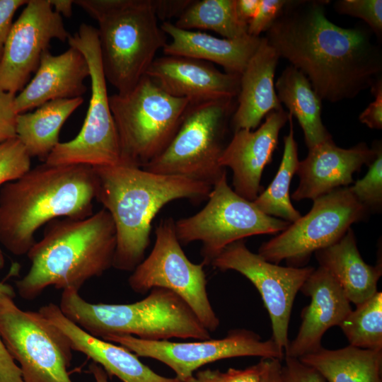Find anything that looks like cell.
Returning a JSON list of instances; mask_svg holds the SVG:
<instances>
[{"label":"cell","instance_id":"cell-1","mask_svg":"<svg viewBox=\"0 0 382 382\" xmlns=\"http://www.w3.org/2000/svg\"><path fill=\"white\" fill-rule=\"evenodd\" d=\"M327 0H289L265 38L309 80L321 100L352 99L381 79L382 50L369 28H345L325 15Z\"/></svg>","mask_w":382,"mask_h":382},{"label":"cell","instance_id":"cell-2","mask_svg":"<svg viewBox=\"0 0 382 382\" xmlns=\"http://www.w3.org/2000/svg\"><path fill=\"white\" fill-rule=\"evenodd\" d=\"M96 199L110 214L116 230L112 267L132 272L144 259L151 224L159 210L178 199L199 202L208 199L212 186L185 177L149 172L118 164L93 167Z\"/></svg>","mask_w":382,"mask_h":382},{"label":"cell","instance_id":"cell-3","mask_svg":"<svg viewBox=\"0 0 382 382\" xmlns=\"http://www.w3.org/2000/svg\"><path fill=\"white\" fill-rule=\"evenodd\" d=\"M96 177L86 165L45 162L0 190V243L15 255H27L35 233L58 218L85 219L93 213Z\"/></svg>","mask_w":382,"mask_h":382},{"label":"cell","instance_id":"cell-4","mask_svg":"<svg viewBox=\"0 0 382 382\" xmlns=\"http://www.w3.org/2000/svg\"><path fill=\"white\" fill-rule=\"evenodd\" d=\"M116 242L113 220L105 209L85 219L52 220L27 253L30 267L16 282L18 294L32 301L49 286L79 291L112 267Z\"/></svg>","mask_w":382,"mask_h":382},{"label":"cell","instance_id":"cell-5","mask_svg":"<svg viewBox=\"0 0 382 382\" xmlns=\"http://www.w3.org/2000/svg\"><path fill=\"white\" fill-rule=\"evenodd\" d=\"M59 307L63 314L91 335H132L144 340L170 338H211L188 304L164 288H154L147 296L132 303H91L79 291H62Z\"/></svg>","mask_w":382,"mask_h":382},{"label":"cell","instance_id":"cell-6","mask_svg":"<svg viewBox=\"0 0 382 382\" xmlns=\"http://www.w3.org/2000/svg\"><path fill=\"white\" fill-rule=\"evenodd\" d=\"M98 23L102 67L118 93L132 90L167 44L152 0H75Z\"/></svg>","mask_w":382,"mask_h":382},{"label":"cell","instance_id":"cell-7","mask_svg":"<svg viewBox=\"0 0 382 382\" xmlns=\"http://www.w3.org/2000/svg\"><path fill=\"white\" fill-rule=\"evenodd\" d=\"M121 163L142 168L161 154L177 132L190 105L144 75L129 91L109 96Z\"/></svg>","mask_w":382,"mask_h":382},{"label":"cell","instance_id":"cell-8","mask_svg":"<svg viewBox=\"0 0 382 382\" xmlns=\"http://www.w3.org/2000/svg\"><path fill=\"white\" fill-rule=\"evenodd\" d=\"M234 98L190 104L173 138L142 168L156 174L185 177L213 186L226 173L219 165Z\"/></svg>","mask_w":382,"mask_h":382},{"label":"cell","instance_id":"cell-9","mask_svg":"<svg viewBox=\"0 0 382 382\" xmlns=\"http://www.w3.org/2000/svg\"><path fill=\"white\" fill-rule=\"evenodd\" d=\"M67 41L69 47L83 54L88 64L91 90L89 105L77 136L69 141L59 142L45 162L55 166L91 167L121 164L119 139L102 67L98 30L82 23Z\"/></svg>","mask_w":382,"mask_h":382},{"label":"cell","instance_id":"cell-10","mask_svg":"<svg viewBox=\"0 0 382 382\" xmlns=\"http://www.w3.org/2000/svg\"><path fill=\"white\" fill-rule=\"evenodd\" d=\"M291 223L266 215L231 188L226 173L213 186L208 201L197 214L175 221L183 245L202 243L203 264L209 265L231 243L249 236L284 231Z\"/></svg>","mask_w":382,"mask_h":382},{"label":"cell","instance_id":"cell-11","mask_svg":"<svg viewBox=\"0 0 382 382\" xmlns=\"http://www.w3.org/2000/svg\"><path fill=\"white\" fill-rule=\"evenodd\" d=\"M0 336L19 364L23 382H73L69 343L38 311L22 310L13 298L1 296Z\"/></svg>","mask_w":382,"mask_h":382},{"label":"cell","instance_id":"cell-12","mask_svg":"<svg viewBox=\"0 0 382 382\" xmlns=\"http://www.w3.org/2000/svg\"><path fill=\"white\" fill-rule=\"evenodd\" d=\"M155 235L151 252L128 278L129 287L141 294L154 288L172 291L188 304L206 329L214 331L220 322L208 297L204 265L187 257L171 217L161 220Z\"/></svg>","mask_w":382,"mask_h":382},{"label":"cell","instance_id":"cell-13","mask_svg":"<svg viewBox=\"0 0 382 382\" xmlns=\"http://www.w3.org/2000/svg\"><path fill=\"white\" fill-rule=\"evenodd\" d=\"M369 212L349 187L337 189L315 199L309 212L262 243L257 254L274 264L286 260L289 266L299 267L313 253L338 241Z\"/></svg>","mask_w":382,"mask_h":382},{"label":"cell","instance_id":"cell-14","mask_svg":"<svg viewBox=\"0 0 382 382\" xmlns=\"http://www.w3.org/2000/svg\"><path fill=\"white\" fill-rule=\"evenodd\" d=\"M103 340L120 345L138 357L158 360L170 367L176 378L185 382L199 367L216 361L239 357H260L282 360L284 352L271 338L263 341L246 329H233L221 339L177 342L148 341L132 335H109Z\"/></svg>","mask_w":382,"mask_h":382},{"label":"cell","instance_id":"cell-15","mask_svg":"<svg viewBox=\"0 0 382 382\" xmlns=\"http://www.w3.org/2000/svg\"><path fill=\"white\" fill-rule=\"evenodd\" d=\"M211 265L221 271H236L252 282L269 313L272 339L284 352L289 342L288 330L295 297L314 268L270 262L251 252L243 240L226 246Z\"/></svg>","mask_w":382,"mask_h":382},{"label":"cell","instance_id":"cell-16","mask_svg":"<svg viewBox=\"0 0 382 382\" xmlns=\"http://www.w3.org/2000/svg\"><path fill=\"white\" fill-rule=\"evenodd\" d=\"M62 16L49 0H29L13 23L0 61V91L16 95L37 71L52 40H68Z\"/></svg>","mask_w":382,"mask_h":382},{"label":"cell","instance_id":"cell-17","mask_svg":"<svg viewBox=\"0 0 382 382\" xmlns=\"http://www.w3.org/2000/svg\"><path fill=\"white\" fill-rule=\"evenodd\" d=\"M288 119L289 112L284 109L274 110L255 131L242 129L234 132L222 152L219 165L231 169L233 190L239 196L253 202L260 193L263 170L272 161L279 132Z\"/></svg>","mask_w":382,"mask_h":382},{"label":"cell","instance_id":"cell-18","mask_svg":"<svg viewBox=\"0 0 382 382\" xmlns=\"http://www.w3.org/2000/svg\"><path fill=\"white\" fill-rule=\"evenodd\" d=\"M146 75L168 94L195 104L220 98H235L240 75L221 72L199 59L173 55L155 58Z\"/></svg>","mask_w":382,"mask_h":382},{"label":"cell","instance_id":"cell-19","mask_svg":"<svg viewBox=\"0 0 382 382\" xmlns=\"http://www.w3.org/2000/svg\"><path fill=\"white\" fill-rule=\"evenodd\" d=\"M376 156V145L360 143L349 149L337 146L332 137L308 149L299 162L296 173L300 181L291 198L295 201L315 199L354 182L353 174L369 166Z\"/></svg>","mask_w":382,"mask_h":382},{"label":"cell","instance_id":"cell-20","mask_svg":"<svg viewBox=\"0 0 382 382\" xmlns=\"http://www.w3.org/2000/svg\"><path fill=\"white\" fill-rule=\"evenodd\" d=\"M300 291L311 301L302 311V322L296 337L284 351V357L297 359L323 347L325 332L332 326H340L352 310L337 282L320 266L314 269Z\"/></svg>","mask_w":382,"mask_h":382},{"label":"cell","instance_id":"cell-21","mask_svg":"<svg viewBox=\"0 0 382 382\" xmlns=\"http://www.w3.org/2000/svg\"><path fill=\"white\" fill-rule=\"evenodd\" d=\"M66 338L72 351L86 355L100 366L110 376L122 382H183L162 376L144 364L127 348L94 337L67 318L59 306L50 303L38 310Z\"/></svg>","mask_w":382,"mask_h":382},{"label":"cell","instance_id":"cell-22","mask_svg":"<svg viewBox=\"0 0 382 382\" xmlns=\"http://www.w3.org/2000/svg\"><path fill=\"white\" fill-rule=\"evenodd\" d=\"M89 74L87 61L79 50L69 47L58 55L47 50L34 76L16 95L15 110L21 114L50 100L82 97L87 90L84 80Z\"/></svg>","mask_w":382,"mask_h":382},{"label":"cell","instance_id":"cell-23","mask_svg":"<svg viewBox=\"0 0 382 382\" xmlns=\"http://www.w3.org/2000/svg\"><path fill=\"white\" fill-rule=\"evenodd\" d=\"M279 57L262 37L260 44L240 75L238 105L232 115L234 132L257 129L270 112L282 110L274 88V74Z\"/></svg>","mask_w":382,"mask_h":382},{"label":"cell","instance_id":"cell-24","mask_svg":"<svg viewBox=\"0 0 382 382\" xmlns=\"http://www.w3.org/2000/svg\"><path fill=\"white\" fill-rule=\"evenodd\" d=\"M160 26L171 38L163 49L165 55L216 63L225 72L237 75L242 74L262 38L250 35L236 39L219 38L205 33L181 29L169 21Z\"/></svg>","mask_w":382,"mask_h":382},{"label":"cell","instance_id":"cell-25","mask_svg":"<svg viewBox=\"0 0 382 382\" xmlns=\"http://www.w3.org/2000/svg\"><path fill=\"white\" fill-rule=\"evenodd\" d=\"M315 254L319 266L334 277L350 303L358 306L378 291L381 265L371 266L364 261L351 228L338 241Z\"/></svg>","mask_w":382,"mask_h":382},{"label":"cell","instance_id":"cell-26","mask_svg":"<svg viewBox=\"0 0 382 382\" xmlns=\"http://www.w3.org/2000/svg\"><path fill=\"white\" fill-rule=\"evenodd\" d=\"M82 97L48 101L33 112L18 114L16 137L27 152L43 162L59 143V132L69 116L83 103Z\"/></svg>","mask_w":382,"mask_h":382},{"label":"cell","instance_id":"cell-27","mask_svg":"<svg viewBox=\"0 0 382 382\" xmlns=\"http://www.w3.org/2000/svg\"><path fill=\"white\" fill-rule=\"evenodd\" d=\"M274 88L281 104L297 119L308 149L332 137L322 121V100L301 71L292 65L286 66Z\"/></svg>","mask_w":382,"mask_h":382},{"label":"cell","instance_id":"cell-28","mask_svg":"<svg viewBox=\"0 0 382 382\" xmlns=\"http://www.w3.org/2000/svg\"><path fill=\"white\" fill-rule=\"evenodd\" d=\"M299 359L326 382H382V350L350 345L337 349L321 347Z\"/></svg>","mask_w":382,"mask_h":382},{"label":"cell","instance_id":"cell-29","mask_svg":"<svg viewBox=\"0 0 382 382\" xmlns=\"http://www.w3.org/2000/svg\"><path fill=\"white\" fill-rule=\"evenodd\" d=\"M289 132L284 138V152L277 174L268 187L253 201L264 214L293 223L301 215L292 205L289 188L298 165V147L294 138L293 117L289 113Z\"/></svg>","mask_w":382,"mask_h":382},{"label":"cell","instance_id":"cell-30","mask_svg":"<svg viewBox=\"0 0 382 382\" xmlns=\"http://www.w3.org/2000/svg\"><path fill=\"white\" fill-rule=\"evenodd\" d=\"M174 25L188 30H212L226 39L248 35V25L236 14L235 0L192 1Z\"/></svg>","mask_w":382,"mask_h":382},{"label":"cell","instance_id":"cell-31","mask_svg":"<svg viewBox=\"0 0 382 382\" xmlns=\"http://www.w3.org/2000/svg\"><path fill=\"white\" fill-rule=\"evenodd\" d=\"M340 325L350 346L382 350V292L356 306Z\"/></svg>","mask_w":382,"mask_h":382},{"label":"cell","instance_id":"cell-32","mask_svg":"<svg viewBox=\"0 0 382 382\" xmlns=\"http://www.w3.org/2000/svg\"><path fill=\"white\" fill-rule=\"evenodd\" d=\"M376 146V156L369 166L365 176L349 187L355 198L369 211H378L382 204V149L381 144Z\"/></svg>","mask_w":382,"mask_h":382},{"label":"cell","instance_id":"cell-33","mask_svg":"<svg viewBox=\"0 0 382 382\" xmlns=\"http://www.w3.org/2000/svg\"><path fill=\"white\" fill-rule=\"evenodd\" d=\"M31 157L15 137L0 143V185L15 180L30 169Z\"/></svg>","mask_w":382,"mask_h":382},{"label":"cell","instance_id":"cell-34","mask_svg":"<svg viewBox=\"0 0 382 382\" xmlns=\"http://www.w3.org/2000/svg\"><path fill=\"white\" fill-rule=\"evenodd\" d=\"M335 10L340 14L364 20L377 37L382 33L381 0H339L334 3Z\"/></svg>","mask_w":382,"mask_h":382},{"label":"cell","instance_id":"cell-35","mask_svg":"<svg viewBox=\"0 0 382 382\" xmlns=\"http://www.w3.org/2000/svg\"><path fill=\"white\" fill-rule=\"evenodd\" d=\"M288 0H260L258 10L248 26V34L260 37L277 18Z\"/></svg>","mask_w":382,"mask_h":382},{"label":"cell","instance_id":"cell-36","mask_svg":"<svg viewBox=\"0 0 382 382\" xmlns=\"http://www.w3.org/2000/svg\"><path fill=\"white\" fill-rule=\"evenodd\" d=\"M282 365V382H326L314 369L304 364L299 359L284 357Z\"/></svg>","mask_w":382,"mask_h":382},{"label":"cell","instance_id":"cell-37","mask_svg":"<svg viewBox=\"0 0 382 382\" xmlns=\"http://www.w3.org/2000/svg\"><path fill=\"white\" fill-rule=\"evenodd\" d=\"M16 95L0 91V143L16 137Z\"/></svg>","mask_w":382,"mask_h":382},{"label":"cell","instance_id":"cell-38","mask_svg":"<svg viewBox=\"0 0 382 382\" xmlns=\"http://www.w3.org/2000/svg\"><path fill=\"white\" fill-rule=\"evenodd\" d=\"M374 101L359 115L360 122L371 129H382V80L376 81L371 88Z\"/></svg>","mask_w":382,"mask_h":382},{"label":"cell","instance_id":"cell-39","mask_svg":"<svg viewBox=\"0 0 382 382\" xmlns=\"http://www.w3.org/2000/svg\"><path fill=\"white\" fill-rule=\"evenodd\" d=\"M27 2L26 0H0V61L13 23V16L18 8Z\"/></svg>","mask_w":382,"mask_h":382},{"label":"cell","instance_id":"cell-40","mask_svg":"<svg viewBox=\"0 0 382 382\" xmlns=\"http://www.w3.org/2000/svg\"><path fill=\"white\" fill-rule=\"evenodd\" d=\"M190 0H152L158 20L167 21L174 16H180L191 4Z\"/></svg>","mask_w":382,"mask_h":382},{"label":"cell","instance_id":"cell-41","mask_svg":"<svg viewBox=\"0 0 382 382\" xmlns=\"http://www.w3.org/2000/svg\"><path fill=\"white\" fill-rule=\"evenodd\" d=\"M0 382H23L21 369L7 351L1 336Z\"/></svg>","mask_w":382,"mask_h":382},{"label":"cell","instance_id":"cell-42","mask_svg":"<svg viewBox=\"0 0 382 382\" xmlns=\"http://www.w3.org/2000/svg\"><path fill=\"white\" fill-rule=\"evenodd\" d=\"M260 362L244 369L230 368L220 373L219 382H260Z\"/></svg>","mask_w":382,"mask_h":382},{"label":"cell","instance_id":"cell-43","mask_svg":"<svg viewBox=\"0 0 382 382\" xmlns=\"http://www.w3.org/2000/svg\"><path fill=\"white\" fill-rule=\"evenodd\" d=\"M260 364V382H282L281 360L262 359Z\"/></svg>","mask_w":382,"mask_h":382},{"label":"cell","instance_id":"cell-44","mask_svg":"<svg viewBox=\"0 0 382 382\" xmlns=\"http://www.w3.org/2000/svg\"><path fill=\"white\" fill-rule=\"evenodd\" d=\"M260 0H235V8L236 14L243 23L248 25L255 17Z\"/></svg>","mask_w":382,"mask_h":382},{"label":"cell","instance_id":"cell-45","mask_svg":"<svg viewBox=\"0 0 382 382\" xmlns=\"http://www.w3.org/2000/svg\"><path fill=\"white\" fill-rule=\"evenodd\" d=\"M52 8L60 16L70 17L72 15L74 1L71 0H49Z\"/></svg>","mask_w":382,"mask_h":382},{"label":"cell","instance_id":"cell-46","mask_svg":"<svg viewBox=\"0 0 382 382\" xmlns=\"http://www.w3.org/2000/svg\"><path fill=\"white\" fill-rule=\"evenodd\" d=\"M221 371L207 369L199 371L185 382H219Z\"/></svg>","mask_w":382,"mask_h":382},{"label":"cell","instance_id":"cell-47","mask_svg":"<svg viewBox=\"0 0 382 382\" xmlns=\"http://www.w3.org/2000/svg\"><path fill=\"white\" fill-rule=\"evenodd\" d=\"M90 373L93 375L95 382H109L108 374L98 364L93 362L89 366Z\"/></svg>","mask_w":382,"mask_h":382},{"label":"cell","instance_id":"cell-48","mask_svg":"<svg viewBox=\"0 0 382 382\" xmlns=\"http://www.w3.org/2000/svg\"><path fill=\"white\" fill-rule=\"evenodd\" d=\"M5 265V259L2 250L0 248V269H2ZM2 296H8L14 298L16 296L15 291L12 286L0 282V297Z\"/></svg>","mask_w":382,"mask_h":382}]
</instances>
